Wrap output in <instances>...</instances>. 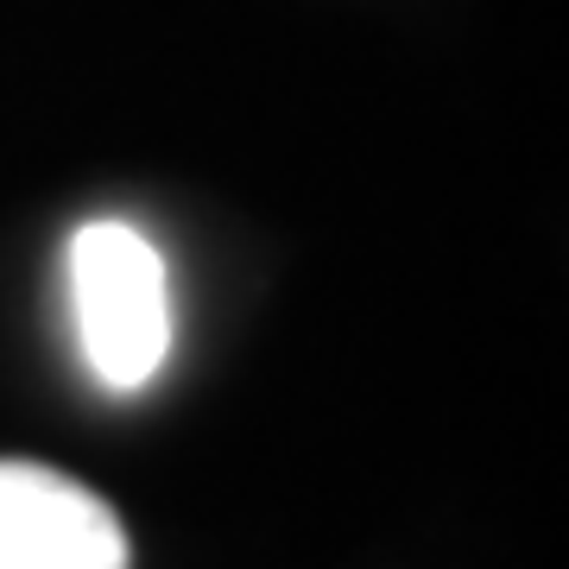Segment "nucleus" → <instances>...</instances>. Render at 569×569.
Returning a JSON list of instances; mask_svg holds the SVG:
<instances>
[{
	"mask_svg": "<svg viewBox=\"0 0 569 569\" xmlns=\"http://www.w3.org/2000/svg\"><path fill=\"white\" fill-rule=\"evenodd\" d=\"M70 317L89 373L108 392H140L171 361V272L152 234L96 216L70 234Z\"/></svg>",
	"mask_w": 569,
	"mask_h": 569,
	"instance_id": "nucleus-1",
	"label": "nucleus"
},
{
	"mask_svg": "<svg viewBox=\"0 0 569 569\" xmlns=\"http://www.w3.org/2000/svg\"><path fill=\"white\" fill-rule=\"evenodd\" d=\"M0 569H133L121 512L51 462H0Z\"/></svg>",
	"mask_w": 569,
	"mask_h": 569,
	"instance_id": "nucleus-2",
	"label": "nucleus"
}]
</instances>
